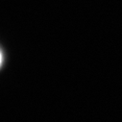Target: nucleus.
I'll list each match as a JSON object with an SVG mask.
<instances>
[{"label": "nucleus", "instance_id": "nucleus-1", "mask_svg": "<svg viewBox=\"0 0 122 122\" xmlns=\"http://www.w3.org/2000/svg\"><path fill=\"white\" fill-rule=\"evenodd\" d=\"M2 63H3V55H2L1 51H0V66L2 65Z\"/></svg>", "mask_w": 122, "mask_h": 122}]
</instances>
